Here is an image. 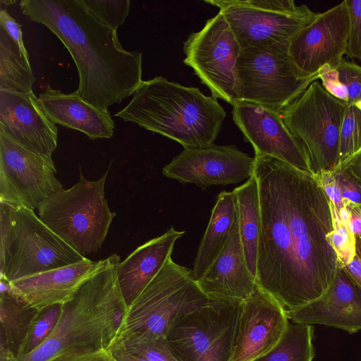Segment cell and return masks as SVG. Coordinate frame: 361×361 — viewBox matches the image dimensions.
<instances>
[{"label": "cell", "instance_id": "obj_1", "mask_svg": "<svg viewBox=\"0 0 361 361\" xmlns=\"http://www.w3.org/2000/svg\"><path fill=\"white\" fill-rule=\"evenodd\" d=\"M262 228L256 281L287 312L324 296L339 270L328 198L308 171L255 154Z\"/></svg>", "mask_w": 361, "mask_h": 361}, {"label": "cell", "instance_id": "obj_2", "mask_svg": "<svg viewBox=\"0 0 361 361\" xmlns=\"http://www.w3.org/2000/svg\"><path fill=\"white\" fill-rule=\"evenodd\" d=\"M22 13L46 26L63 44L76 66V93L102 109L133 94L142 82V56L127 51L117 32L94 16L80 0H22Z\"/></svg>", "mask_w": 361, "mask_h": 361}, {"label": "cell", "instance_id": "obj_3", "mask_svg": "<svg viewBox=\"0 0 361 361\" xmlns=\"http://www.w3.org/2000/svg\"><path fill=\"white\" fill-rule=\"evenodd\" d=\"M120 257L113 254L63 304L49 336L35 350L10 361H49L67 353L109 349L128 310L117 280Z\"/></svg>", "mask_w": 361, "mask_h": 361}, {"label": "cell", "instance_id": "obj_4", "mask_svg": "<svg viewBox=\"0 0 361 361\" xmlns=\"http://www.w3.org/2000/svg\"><path fill=\"white\" fill-rule=\"evenodd\" d=\"M179 142L184 148L214 144L226 117L212 96L162 76L142 82L126 107L114 114Z\"/></svg>", "mask_w": 361, "mask_h": 361}, {"label": "cell", "instance_id": "obj_5", "mask_svg": "<svg viewBox=\"0 0 361 361\" xmlns=\"http://www.w3.org/2000/svg\"><path fill=\"white\" fill-rule=\"evenodd\" d=\"M0 279L8 282L87 259L34 210L0 202Z\"/></svg>", "mask_w": 361, "mask_h": 361}, {"label": "cell", "instance_id": "obj_6", "mask_svg": "<svg viewBox=\"0 0 361 361\" xmlns=\"http://www.w3.org/2000/svg\"><path fill=\"white\" fill-rule=\"evenodd\" d=\"M108 172L95 181L80 173L75 185L53 193L37 208L41 221L82 256L101 247L116 215L104 197Z\"/></svg>", "mask_w": 361, "mask_h": 361}, {"label": "cell", "instance_id": "obj_7", "mask_svg": "<svg viewBox=\"0 0 361 361\" xmlns=\"http://www.w3.org/2000/svg\"><path fill=\"white\" fill-rule=\"evenodd\" d=\"M192 276V270L170 257L161 271L128 307L118 335L142 334L166 337L172 323L182 314L208 300Z\"/></svg>", "mask_w": 361, "mask_h": 361}, {"label": "cell", "instance_id": "obj_8", "mask_svg": "<svg viewBox=\"0 0 361 361\" xmlns=\"http://www.w3.org/2000/svg\"><path fill=\"white\" fill-rule=\"evenodd\" d=\"M179 316L166 341L179 361H231L243 301L208 296Z\"/></svg>", "mask_w": 361, "mask_h": 361}, {"label": "cell", "instance_id": "obj_9", "mask_svg": "<svg viewBox=\"0 0 361 361\" xmlns=\"http://www.w3.org/2000/svg\"><path fill=\"white\" fill-rule=\"evenodd\" d=\"M347 105L329 94L317 80L280 111L288 130L304 145L312 174L335 167Z\"/></svg>", "mask_w": 361, "mask_h": 361}, {"label": "cell", "instance_id": "obj_10", "mask_svg": "<svg viewBox=\"0 0 361 361\" xmlns=\"http://www.w3.org/2000/svg\"><path fill=\"white\" fill-rule=\"evenodd\" d=\"M233 32L241 49L288 44L317 13L292 0H209Z\"/></svg>", "mask_w": 361, "mask_h": 361}, {"label": "cell", "instance_id": "obj_11", "mask_svg": "<svg viewBox=\"0 0 361 361\" xmlns=\"http://www.w3.org/2000/svg\"><path fill=\"white\" fill-rule=\"evenodd\" d=\"M183 51V63L192 68L212 97L232 106L242 101L238 71L241 47L221 13L188 36Z\"/></svg>", "mask_w": 361, "mask_h": 361}, {"label": "cell", "instance_id": "obj_12", "mask_svg": "<svg viewBox=\"0 0 361 361\" xmlns=\"http://www.w3.org/2000/svg\"><path fill=\"white\" fill-rule=\"evenodd\" d=\"M288 44L241 49L238 71L242 101L281 111L314 80L297 78Z\"/></svg>", "mask_w": 361, "mask_h": 361}, {"label": "cell", "instance_id": "obj_13", "mask_svg": "<svg viewBox=\"0 0 361 361\" xmlns=\"http://www.w3.org/2000/svg\"><path fill=\"white\" fill-rule=\"evenodd\" d=\"M52 157L31 151L0 130V202L32 210L63 188Z\"/></svg>", "mask_w": 361, "mask_h": 361}, {"label": "cell", "instance_id": "obj_14", "mask_svg": "<svg viewBox=\"0 0 361 361\" xmlns=\"http://www.w3.org/2000/svg\"><path fill=\"white\" fill-rule=\"evenodd\" d=\"M350 18L346 0L317 13L290 41L288 53L300 80L319 79L324 66L336 68L347 54Z\"/></svg>", "mask_w": 361, "mask_h": 361}, {"label": "cell", "instance_id": "obj_15", "mask_svg": "<svg viewBox=\"0 0 361 361\" xmlns=\"http://www.w3.org/2000/svg\"><path fill=\"white\" fill-rule=\"evenodd\" d=\"M254 171V157L235 145L184 148L162 169V173L181 183H192L202 190L213 185L235 184Z\"/></svg>", "mask_w": 361, "mask_h": 361}, {"label": "cell", "instance_id": "obj_16", "mask_svg": "<svg viewBox=\"0 0 361 361\" xmlns=\"http://www.w3.org/2000/svg\"><path fill=\"white\" fill-rule=\"evenodd\" d=\"M232 116L255 154L275 158L312 173L304 145L288 130L280 111L240 102L233 106Z\"/></svg>", "mask_w": 361, "mask_h": 361}, {"label": "cell", "instance_id": "obj_17", "mask_svg": "<svg viewBox=\"0 0 361 361\" xmlns=\"http://www.w3.org/2000/svg\"><path fill=\"white\" fill-rule=\"evenodd\" d=\"M289 322L286 310L257 286L243 301L231 361H252L269 351Z\"/></svg>", "mask_w": 361, "mask_h": 361}, {"label": "cell", "instance_id": "obj_18", "mask_svg": "<svg viewBox=\"0 0 361 361\" xmlns=\"http://www.w3.org/2000/svg\"><path fill=\"white\" fill-rule=\"evenodd\" d=\"M0 130L17 143L51 157L57 147L58 130L34 92L0 90Z\"/></svg>", "mask_w": 361, "mask_h": 361}, {"label": "cell", "instance_id": "obj_19", "mask_svg": "<svg viewBox=\"0 0 361 361\" xmlns=\"http://www.w3.org/2000/svg\"><path fill=\"white\" fill-rule=\"evenodd\" d=\"M287 313L294 323L320 324L356 333L361 330V290L338 270L324 296Z\"/></svg>", "mask_w": 361, "mask_h": 361}, {"label": "cell", "instance_id": "obj_20", "mask_svg": "<svg viewBox=\"0 0 361 361\" xmlns=\"http://www.w3.org/2000/svg\"><path fill=\"white\" fill-rule=\"evenodd\" d=\"M106 259H86L10 282L13 292L38 310L69 300L82 284L99 271Z\"/></svg>", "mask_w": 361, "mask_h": 361}, {"label": "cell", "instance_id": "obj_21", "mask_svg": "<svg viewBox=\"0 0 361 361\" xmlns=\"http://www.w3.org/2000/svg\"><path fill=\"white\" fill-rule=\"evenodd\" d=\"M207 296L240 300L248 298L257 287L250 271L241 242L238 209L231 234L216 259L197 281Z\"/></svg>", "mask_w": 361, "mask_h": 361}, {"label": "cell", "instance_id": "obj_22", "mask_svg": "<svg viewBox=\"0 0 361 361\" xmlns=\"http://www.w3.org/2000/svg\"><path fill=\"white\" fill-rule=\"evenodd\" d=\"M184 233L172 226L161 235L139 246L118 263L117 280L128 307L161 271L171 257L176 241Z\"/></svg>", "mask_w": 361, "mask_h": 361}, {"label": "cell", "instance_id": "obj_23", "mask_svg": "<svg viewBox=\"0 0 361 361\" xmlns=\"http://www.w3.org/2000/svg\"><path fill=\"white\" fill-rule=\"evenodd\" d=\"M38 99L56 124L81 131L91 140L110 138L114 135V121L109 111L87 103L76 92L65 94L47 86Z\"/></svg>", "mask_w": 361, "mask_h": 361}, {"label": "cell", "instance_id": "obj_24", "mask_svg": "<svg viewBox=\"0 0 361 361\" xmlns=\"http://www.w3.org/2000/svg\"><path fill=\"white\" fill-rule=\"evenodd\" d=\"M236 214L235 195L233 191L221 192L194 261L192 276L196 281L204 274L227 243Z\"/></svg>", "mask_w": 361, "mask_h": 361}, {"label": "cell", "instance_id": "obj_25", "mask_svg": "<svg viewBox=\"0 0 361 361\" xmlns=\"http://www.w3.org/2000/svg\"><path fill=\"white\" fill-rule=\"evenodd\" d=\"M39 311L14 293H0V361L18 356Z\"/></svg>", "mask_w": 361, "mask_h": 361}, {"label": "cell", "instance_id": "obj_26", "mask_svg": "<svg viewBox=\"0 0 361 361\" xmlns=\"http://www.w3.org/2000/svg\"><path fill=\"white\" fill-rule=\"evenodd\" d=\"M233 192L236 197L239 231L245 260L250 271L256 278L262 216L255 176L252 174Z\"/></svg>", "mask_w": 361, "mask_h": 361}, {"label": "cell", "instance_id": "obj_27", "mask_svg": "<svg viewBox=\"0 0 361 361\" xmlns=\"http://www.w3.org/2000/svg\"><path fill=\"white\" fill-rule=\"evenodd\" d=\"M35 81L29 57L0 26V90L31 93Z\"/></svg>", "mask_w": 361, "mask_h": 361}, {"label": "cell", "instance_id": "obj_28", "mask_svg": "<svg viewBox=\"0 0 361 361\" xmlns=\"http://www.w3.org/2000/svg\"><path fill=\"white\" fill-rule=\"evenodd\" d=\"M314 328L311 324L291 323L279 342L252 361H312Z\"/></svg>", "mask_w": 361, "mask_h": 361}, {"label": "cell", "instance_id": "obj_29", "mask_svg": "<svg viewBox=\"0 0 361 361\" xmlns=\"http://www.w3.org/2000/svg\"><path fill=\"white\" fill-rule=\"evenodd\" d=\"M360 152L361 110L348 103L341 127L338 160L331 171L346 170Z\"/></svg>", "mask_w": 361, "mask_h": 361}, {"label": "cell", "instance_id": "obj_30", "mask_svg": "<svg viewBox=\"0 0 361 361\" xmlns=\"http://www.w3.org/2000/svg\"><path fill=\"white\" fill-rule=\"evenodd\" d=\"M331 220V230L326 239L334 250L339 269L342 270L355 257L357 253L356 235L350 227V222L343 221L334 204L328 199Z\"/></svg>", "mask_w": 361, "mask_h": 361}, {"label": "cell", "instance_id": "obj_31", "mask_svg": "<svg viewBox=\"0 0 361 361\" xmlns=\"http://www.w3.org/2000/svg\"><path fill=\"white\" fill-rule=\"evenodd\" d=\"M114 341L149 361H179L166 337H152L142 334H122Z\"/></svg>", "mask_w": 361, "mask_h": 361}, {"label": "cell", "instance_id": "obj_32", "mask_svg": "<svg viewBox=\"0 0 361 361\" xmlns=\"http://www.w3.org/2000/svg\"><path fill=\"white\" fill-rule=\"evenodd\" d=\"M62 305L55 304L39 311L28 330L17 357L30 353L49 336L60 318Z\"/></svg>", "mask_w": 361, "mask_h": 361}, {"label": "cell", "instance_id": "obj_33", "mask_svg": "<svg viewBox=\"0 0 361 361\" xmlns=\"http://www.w3.org/2000/svg\"><path fill=\"white\" fill-rule=\"evenodd\" d=\"M98 20L117 32L129 13L130 1L80 0Z\"/></svg>", "mask_w": 361, "mask_h": 361}, {"label": "cell", "instance_id": "obj_34", "mask_svg": "<svg viewBox=\"0 0 361 361\" xmlns=\"http://www.w3.org/2000/svg\"><path fill=\"white\" fill-rule=\"evenodd\" d=\"M350 28L347 54L361 62V0H346Z\"/></svg>", "mask_w": 361, "mask_h": 361}, {"label": "cell", "instance_id": "obj_35", "mask_svg": "<svg viewBox=\"0 0 361 361\" xmlns=\"http://www.w3.org/2000/svg\"><path fill=\"white\" fill-rule=\"evenodd\" d=\"M340 80L346 87L348 103L361 99V66L343 60L336 67Z\"/></svg>", "mask_w": 361, "mask_h": 361}, {"label": "cell", "instance_id": "obj_36", "mask_svg": "<svg viewBox=\"0 0 361 361\" xmlns=\"http://www.w3.org/2000/svg\"><path fill=\"white\" fill-rule=\"evenodd\" d=\"M312 176L338 211L353 204L342 197L336 176L332 171L322 170L312 173Z\"/></svg>", "mask_w": 361, "mask_h": 361}, {"label": "cell", "instance_id": "obj_37", "mask_svg": "<svg viewBox=\"0 0 361 361\" xmlns=\"http://www.w3.org/2000/svg\"><path fill=\"white\" fill-rule=\"evenodd\" d=\"M319 79L324 88L336 98L348 103L346 87L340 80L338 71L328 66L323 67L319 72Z\"/></svg>", "mask_w": 361, "mask_h": 361}, {"label": "cell", "instance_id": "obj_38", "mask_svg": "<svg viewBox=\"0 0 361 361\" xmlns=\"http://www.w3.org/2000/svg\"><path fill=\"white\" fill-rule=\"evenodd\" d=\"M334 173L343 200L353 204L361 205V186L354 182L345 171Z\"/></svg>", "mask_w": 361, "mask_h": 361}, {"label": "cell", "instance_id": "obj_39", "mask_svg": "<svg viewBox=\"0 0 361 361\" xmlns=\"http://www.w3.org/2000/svg\"><path fill=\"white\" fill-rule=\"evenodd\" d=\"M0 26L3 27L11 39L19 46L23 53L29 57L23 39L22 25L19 24L6 9H0Z\"/></svg>", "mask_w": 361, "mask_h": 361}, {"label": "cell", "instance_id": "obj_40", "mask_svg": "<svg viewBox=\"0 0 361 361\" xmlns=\"http://www.w3.org/2000/svg\"><path fill=\"white\" fill-rule=\"evenodd\" d=\"M49 361H116L108 349L97 351L67 353L59 355Z\"/></svg>", "mask_w": 361, "mask_h": 361}, {"label": "cell", "instance_id": "obj_41", "mask_svg": "<svg viewBox=\"0 0 361 361\" xmlns=\"http://www.w3.org/2000/svg\"><path fill=\"white\" fill-rule=\"evenodd\" d=\"M108 350L116 361H149L143 356L127 350L116 341H114Z\"/></svg>", "mask_w": 361, "mask_h": 361}, {"label": "cell", "instance_id": "obj_42", "mask_svg": "<svg viewBox=\"0 0 361 361\" xmlns=\"http://www.w3.org/2000/svg\"><path fill=\"white\" fill-rule=\"evenodd\" d=\"M342 270L350 280L361 290V252L357 247L354 259Z\"/></svg>", "mask_w": 361, "mask_h": 361}, {"label": "cell", "instance_id": "obj_43", "mask_svg": "<svg viewBox=\"0 0 361 361\" xmlns=\"http://www.w3.org/2000/svg\"><path fill=\"white\" fill-rule=\"evenodd\" d=\"M350 227L356 236L361 238V205L351 206Z\"/></svg>", "mask_w": 361, "mask_h": 361}, {"label": "cell", "instance_id": "obj_44", "mask_svg": "<svg viewBox=\"0 0 361 361\" xmlns=\"http://www.w3.org/2000/svg\"><path fill=\"white\" fill-rule=\"evenodd\" d=\"M347 175L357 184L361 186V152L345 171Z\"/></svg>", "mask_w": 361, "mask_h": 361}, {"label": "cell", "instance_id": "obj_45", "mask_svg": "<svg viewBox=\"0 0 361 361\" xmlns=\"http://www.w3.org/2000/svg\"><path fill=\"white\" fill-rule=\"evenodd\" d=\"M16 1L0 0V4H1L0 9H6V7H8V6H11L13 4H16Z\"/></svg>", "mask_w": 361, "mask_h": 361}, {"label": "cell", "instance_id": "obj_46", "mask_svg": "<svg viewBox=\"0 0 361 361\" xmlns=\"http://www.w3.org/2000/svg\"><path fill=\"white\" fill-rule=\"evenodd\" d=\"M359 239L357 240V247L360 250L361 252V238L358 237Z\"/></svg>", "mask_w": 361, "mask_h": 361}, {"label": "cell", "instance_id": "obj_47", "mask_svg": "<svg viewBox=\"0 0 361 361\" xmlns=\"http://www.w3.org/2000/svg\"><path fill=\"white\" fill-rule=\"evenodd\" d=\"M355 106H357L360 110H361V99L360 101H358L357 102H356L355 104H354Z\"/></svg>", "mask_w": 361, "mask_h": 361}]
</instances>
